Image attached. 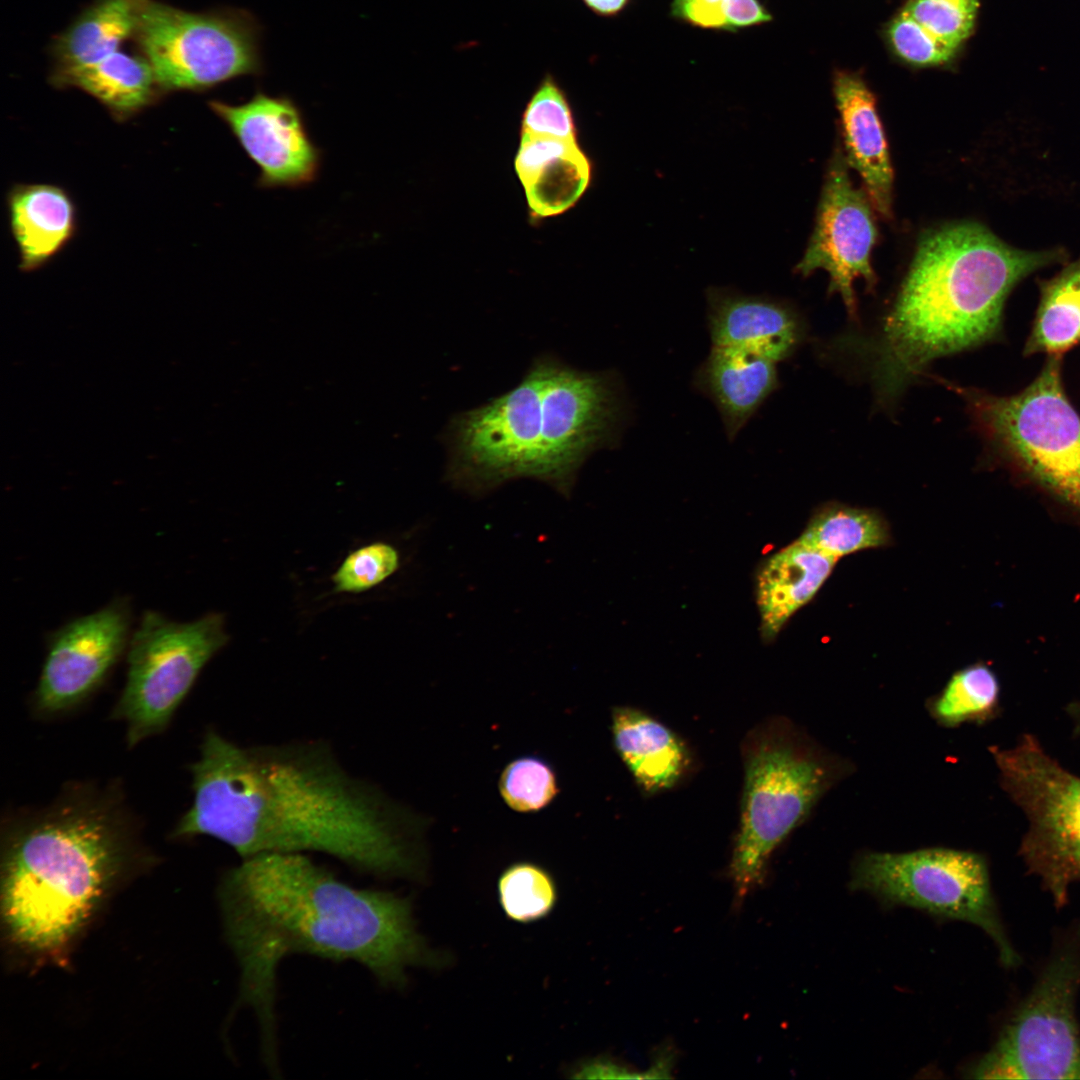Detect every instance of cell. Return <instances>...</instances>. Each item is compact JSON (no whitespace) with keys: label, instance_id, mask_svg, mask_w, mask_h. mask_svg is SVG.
Returning a JSON list of instances; mask_svg holds the SVG:
<instances>
[{"label":"cell","instance_id":"d6986e66","mask_svg":"<svg viewBox=\"0 0 1080 1080\" xmlns=\"http://www.w3.org/2000/svg\"><path fill=\"white\" fill-rule=\"evenodd\" d=\"M707 298L712 346L747 349L778 362L798 343L799 322L782 304L718 288L709 289Z\"/></svg>","mask_w":1080,"mask_h":1080},{"label":"cell","instance_id":"484cf974","mask_svg":"<svg viewBox=\"0 0 1080 1080\" xmlns=\"http://www.w3.org/2000/svg\"><path fill=\"white\" fill-rule=\"evenodd\" d=\"M591 168L577 142L546 157L520 179L537 217L554 216L572 207L590 181Z\"/></svg>","mask_w":1080,"mask_h":1080},{"label":"cell","instance_id":"9c48e42d","mask_svg":"<svg viewBox=\"0 0 1080 1080\" xmlns=\"http://www.w3.org/2000/svg\"><path fill=\"white\" fill-rule=\"evenodd\" d=\"M224 615L175 622L148 610L131 635L127 676L112 718L129 747L164 731L208 662L228 643Z\"/></svg>","mask_w":1080,"mask_h":1080},{"label":"cell","instance_id":"5b68a950","mask_svg":"<svg viewBox=\"0 0 1080 1080\" xmlns=\"http://www.w3.org/2000/svg\"><path fill=\"white\" fill-rule=\"evenodd\" d=\"M743 788L728 876L734 906L766 877L776 848L832 784V765L782 717L764 720L741 743Z\"/></svg>","mask_w":1080,"mask_h":1080},{"label":"cell","instance_id":"ac0fdd59","mask_svg":"<svg viewBox=\"0 0 1080 1080\" xmlns=\"http://www.w3.org/2000/svg\"><path fill=\"white\" fill-rule=\"evenodd\" d=\"M610 728L618 757L645 796L674 789L692 769V755L683 739L645 711L614 706Z\"/></svg>","mask_w":1080,"mask_h":1080},{"label":"cell","instance_id":"30bf717a","mask_svg":"<svg viewBox=\"0 0 1080 1080\" xmlns=\"http://www.w3.org/2000/svg\"><path fill=\"white\" fill-rule=\"evenodd\" d=\"M1057 947L990 1051L976 1078L1080 1079V924Z\"/></svg>","mask_w":1080,"mask_h":1080},{"label":"cell","instance_id":"9a60e30c","mask_svg":"<svg viewBox=\"0 0 1080 1080\" xmlns=\"http://www.w3.org/2000/svg\"><path fill=\"white\" fill-rule=\"evenodd\" d=\"M848 166L841 147L836 149L826 173L815 229L796 270L804 276L816 269L827 271L830 293H839L854 317L853 282L863 278L869 288L876 282L870 256L877 228L872 203L866 192L853 185Z\"/></svg>","mask_w":1080,"mask_h":1080},{"label":"cell","instance_id":"d4e9b609","mask_svg":"<svg viewBox=\"0 0 1080 1080\" xmlns=\"http://www.w3.org/2000/svg\"><path fill=\"white\" fill-rule=\"evenodd\" d=\"M1080 342V260L1041 287L1024 353L1061 355Z\"/></svg>","mask_w":1080,"mask_h":1080},{"label":"cell","instance_id":"8fae6325","mask_svg":"<svg viewBox=\"0 0 1080 1080\" xmlns=\"http://www.w3.org/2000/svg\"><path fill=\"white\" fill-rule=\"evenodd\" d=\"M990 750L1003 788L1029 823L1020 854L1054 902L1064 905L1070 885L1080 882V777L1032 735L1008 749Z\"/></svg>","mask_w":1080,"mask_h":1080},{"label":"cell","instance_id":"f546056e","mask_svg":"<svg viewBox=\"0 0 1080 1080\" xmlns=\"http://www.w3.org/2000/svg\"><path fill=\"white\" fill-rule=\"evenodd\" d=\"M497 786L505 805L524 814L544 810L560 793L555 768L537 754L521 755L509 761L499 775Z\"/></svg>","mask_w":1080,"mask_h":1080},{"label":"cell","instance_id":"e575fe53","mask_svg":"<svg viewBox=\"0 0 1080 1080\" xmlns=\"http://www.w3.org/2000/svg\"><path fill=\"white\" fill-rule=\"evenodd\" d=\"M731 0H673L671 14L689 25L708 30L727 31Z\"/></svg>","mask_w":1080,"mask_h":1080},{"label":"cell","instance_id":"836d02e7","mask_svg":"<svg viewBox=\"0 0 1080 1080\" xmlns=\"http://www.w3.org/2000/svg\"><path fill=\"white\" fill-rule=\"evenodd\" d=\"M884 37L893 55L911 67H945L957 59L932 42L900 9L888 21Z\"/></svg>","mask_w":1080,"mask_h":1080},{"label":"cell","instance_id":"8992f818","mask_svg":"<svg viewBox=\"0 0 1080 1080\" xmlns=\"http://www.w3.org/2000/svg\"><path fill=\"white\" fill-rule=\"evenodd\" d=\"M1061 355L1016 394L960 389L991 447L1011 467L1080 514V415L1062 380Z\"/></svg>","mask_w":1080,"mask_h":1080},{"label":"cell","instance_id":"4316f807","mask_svg":"<svg viewBox=\"0 0 1080 1080\" xmlns=\"http://www.w3.org/2000/svg\"><path fill=\"white\" fill-rule=\"evenodd\" d=\"M889 538L888 525L878 513L832 504L814 515L799 540L838 559L886 545Z\"/></svg>","mask_w":1080,"mask_h":1080},{"label":"cell","instance_id":"ba28073f","mask_svg":"<svg viewBox=\"0 0 1080 1080\" xmlns=\"http://www.w3.org/2000/svg\"><path fill=\"white\" fill-rule=\"evenodd\" d=\"M850 887L887 905L972 923L993 940L1002 964L1020 963L1000 919L986 862L976 853L943 848L866 853L853 866Z\"/></svg>","mask_w":1080,"mask_h":1080},{"label":"cell","instance_id":"d6a6232c","mask_svg":"<svg viewBox=\"0 0 1080 1080\" xmlns=\"http://www.w3.org/2000/svg\"><path fill=\"white\" fill-rule=\"evenodd\" d=\"M522 132L576 140L567 96L550 73L543 77L526 105L522 116Z\"/></svg>","mask_w":1080,"mask_h":1080},{"label":"cell","instance_id":"1f68e13d","mask_svg":"<svg viewBox=\"0 0 1080 1080\" xmlns=\"http://www.w3.org/2000/svg\"><path fill=\"white\" fill-rule=\"evenodd\" d=\"M401 566L399 550L386 542H373L349 553L332 575L334 593H362L394 575Z\"/></svg>","mask_w":1080,"mask_h":1080},{"label":"cell","instance_id":"3957f363","mask_svg":"<svg viewBox=\"0 0 1080 1080\" xmlns=\"http://www.w3.org/2000/svg\"><path fill=\"white\" fill-rule=\"evenodd\" d=\"M113 792L73 785L4 824L2 917L18 947L64 951L130 863L137 831Z\"/></svg>","mask_w":1080,"mask_h":1080},{"label":"cell","instance_id":"4fadbf2b","mask_svg":"<svg viewBox=\"0 0 1080 1080\" xmlns=\"http://www.w3.org/2000/svg\"><path fill=\"white\" fill-rule=\"evenodd\" d=\"M543 368V431L538 480L563 495L595 449L615 440L620 399L613 377L583 372L540 357Z\"/></svg>","mask_w":1080,"mask_h":1080},{"label":"cell","instance_id":"2e32d148","mask_svg":"<svg viewBox=\"0 0 1080 1080\" xmlns=\"http://www.w3.org/2000/svg\"><path fill=\"white\" fill-rule=\"evenodd\" d=\"M208 104L259 168V186L297 188L317 178L321 151L290 97L258 90L238 105L220 100Z\"/></svg>","mask_w":1080,"mask_h":1080},{"label":"cell","instance_id":"6da1fadb","mask_svg":"<svg viewBox=\"0 0 1080 1080\" xmlns=\"http://www.w3.org/2000/svg\"><path fill=\"white\" fill-rule=\"evenodd\" d=\"M176 839L215 838L240 857L316 852L376 878L420 873L423 821L349 773L328 744L243 746L206 732Z\"/></svg>","mask_w":1080,"mask_h":1080},{"label":"cell","instance_id":"52a82bcc","mask_svg":"<svg viewBox=\"0 0 1080 1080\" xmlns=\"http://www.w3.org/2000/svg\"><path fill=\"white\" fill-rule=\"evenodd\" d=\"M262 26L248 10L189 12L142 0L134 39L163 93L203 91L264 71Z\"/></svg>","mask_w":1080,"mask_h":1080},{"label":"cell","instance_id":"277c9868","mask_svg":"<svg viewBox=\"0 0 1080 1080\" xmlns=\"http://www.w3.org/2000/svg\"><path fill=\"white\" fill-rule=\"evenodd\" d=\"M1057 258L1011 247L975 222L926 233L870 345L879 395L895 398L932 360L992 340L1014 286Z\"/></svg>","mask_w":1080,"mask_h":1080},{"label":"cell","instance_id":"7c38bea8","mask_svg":"<svg viewBox=\"0 0 1080 1080\" xmlns=\"http://www.w3.org/2000/svg\"><path fill=\"white\" fill-rule=\"evenodd\" d=\"M542 380L538 358L512 390L452 419L447 477L454 486L480 494L520 477L538 480Z\"/></svg>","mask_w":1080,"mask_h":1080},{"label":"cell","instance_id":"ffe728a7","mask_svg":"<svg viewBox=\"0 0 1080 1080\" xmlns=\"http://www.w3.org/2000/svg\"><path fill=\"white\" fill-rule=\"evenodd\" d=\"M776 364L751 350L712 346L697 384L717 406L730 439L777 387Z\"/></svg>","mask_w":1080,"mask_h":1080},{"label":"cell","instance_id":"d590c367","mask_svg":"<svg viewBox=\"0 0 1080 1080\" xmlns=\"http://www.w3.org/2000/svg\"><path fill=\"white\" fill-rule=\"evenodd\" d=\"M597 16L614 17L628 5L630 0H581Z\"/></svg>","mask_w":1080,"mask_h":1080},{"label":"cell","instance_id":"4dcf8cb0","mask_svg":"<svg viewBox=\"0 0 1080 1080\" xmlns=\"http://www.w3.org/2000/svg\"><path fill=\"white\" fill-rule=\"evenodd\" d=\"M980 0H907L900 10L956 58L975 30Z\"/></svg>","mask_w":1080,"mask_h":1080},{"label":"cell","instance_id":"44dd1931","mask_svg":"<svg viewBox=\"0 0 1080 1080\" xmlns=\"http://www.w3.org/2000/svg\"><path fill=\"white\" fill-rule=\"evenodd\" d=\"M10 227L22 271L46 264L71 240L76 208L68 192L51 184H19L8 194Z\"/></svg>","mask_w":1080,"mask_h":1080},{"label":"cell","instance_id":"f1b7e54d","mask_svg":"<svg viewBox=\"0 0 1080 1080\" xmlns=\"http://www.w3.org/2000/svg\"><path fill=\"white\" fill-rule=\"evenodd\" d=\"M497 891L507 918L521 924L546 918L558 899L557 885L551 873L530 861L508 865L498 878Z\"/></svg>","mask_w":1080,"mask_h":1080},{"label":"cell","instance_id":"cb8c5ba5","mask_svg":"<svg viewBox=\"0 0 1080 1080\" xmlns=\"http://www.w3.org/2000/svg\"><path fill=\"white\" fill-rule=\"evenodd\" d=\"M142 0H94L52 44L54 69L63 73L101 61L134 38Z\"/></svg>","mask_w":1080,"mask_h":1080},{"label":"cell","instance_id":"83f0119b","mask_svg":"<svg viewBox=\"0 0 1080 1080\" xmlns=\"http://www.w3.org/2000/svg\"><path fill=\"white\" fill-rule=\"evenodd\" d=\"M995 673L984 664L956 672L929 706L935 720L946 727L982 722L992 717L999 703Z\"/></svg>","mask_w":1080,"mask_h":1080},{"label":"cell","instance_id":"e0dca14e","mask_svg":"<svg viewBox=\"0 0 1080 1080\" xmlns=\"http://www.w3.org/2000/svg\"><path fill=\"white\" fill-rule=\"evenodd\" d=\"M833 93L846 161L863 179L874 208L890 217L893 171L876 98L859 74L845 70L834 73Z\"/></svg>","mask_w":1080,"mask_h":1080},{"label":"cell","instance_id":"7402d4cb","mask_svg":"<svg viewBox=\"0 0 1080 1080\" xmlns=\"http://www.w3.org/2000/svg\"><path fill=\"white\" fill-rule=\"evenodd\" d=\"M837 558L799 539L773 555L758 576L761 629L774 637L808 603L832 572Z\"/></svg>","mask_w":1080,"mask_h":1080},{"label":"cell","instance_id":"5bb4252c","mask_svg":"<svg viewBox=\"0 0 1080 1080\" xmlns=\"http://www.w3.org/2000/svg\"><path fill=\"white\" fill-rule=\"evenodd\" d=\"M131 618L129 600L118 598L50 633L33 697L35 710L55 716L92 696L128 648Z\"/></svg>","mask_w":1080,"mask_h":1080},{"label":"cell","instance_id":"7a4b0ae2","mask_svg":"<svg viewBox=\"0 0 1080 1080\" xmlns=\"http://www.w3.org/2000/svg\"><path fill=\"white\" fill-rule=\"evenodd\" d=\"M225 936L240 970L237 1004L256 1016L264 1061L278 1060L277 970L293 954L351 961L384 987L433 962L409 898L339 879L304 853L242 858L219 886Z\"/></svg>","mask_w":1080,"mask_h":1080},{"label":"cell","instance_id":"603a6c76","mask_svg":"<svg viewBox=\"0 0 1080 1080\" xmlns=\"http://www.w3.org/2000/svg\"><path fill=\"white\" fill-rule=\"evenodd\" d=\"M59 88H78L93 96L118 120L142 111L163 93L149 61L117 51L99 62L51 75Z\"/></svg>","mask_w":1080,"mask_h":1080}]
</instances>
